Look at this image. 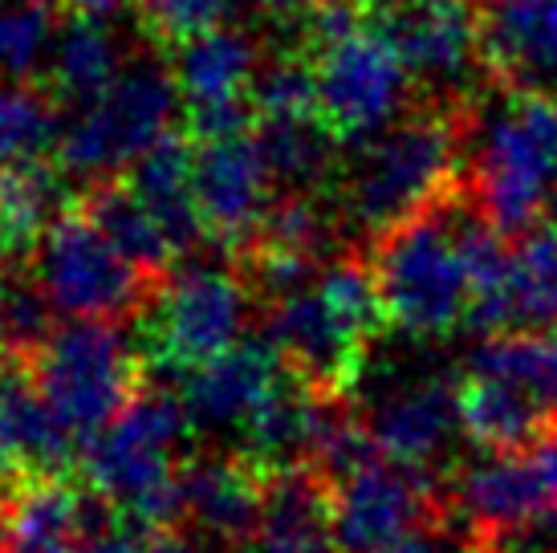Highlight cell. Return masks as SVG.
Masks as SVG:
<instances>
[{
  "label": "cell",
  "instance_id": "30",
  "mask_svg": "<svg viewBox=\"0 0 557 553\" xmlns=\"http://www.w3.org/2000/svg\"><path fill=\"white\" fill-rule=\"evenodd\" d=\"M257 138H261V151L269 159L277 187H289V192H310L334 159V135L318 114H310V119H264Z\"/></svg>",
  "mask_w": 557,
  "mask_h": 553
},
{
  "label": "cell",
  "instance_id": "16",
  "mask_svg": "<svg viewBox=\"0 0 557 553\" xmlns=\"http://www.w3.org/2000/svg\"><path fill=\"white\" fill-rule=\"evenodd\" d=\"M367 435L379 456L435 477V468L451 452V440L460 431L456 411V383L451 379H416V383L391 386L383 400L362 415Z\"/></svg>",
  "mask_w": 557,
  "mask_h": 553
},
{
  "label": "cell",
  "instance_id": "34",
  "mask_svg": "<svg viewBox=\"0 0 557 553\" xmlns=\"http://www.w3.org/2000/svg\"><path fill=\"white\" fill-rule=\"evenodd\" d=\"M236 0H139V21L159 46H187L203 33L228 25Z\"/></svg>",
  "mask_w": 557,
  "mask_h": 553
},
{
  "label": "cell",
  "instance_id": "3",
  "mask_svg": "<svg viewBox=\"0 0 557 553\" xmlns=\"http://www.w3.org/2000/svg\"><path fill=\"white\" fill-rule=\"evenodd\" d=\"M318 114L334 138H362L399 123L416 77L387 37L367 25L358 0H318L306 21Z\"/></svg>",
  "mask_w": 557,
  "mask_h": 553
},
{
  "label": "cell",
  "instance_id": "22",
  "mask_svg": "<svg viewBox=\"0 0 557 553\" xmlns=\"http://www.w3.org/2000/svg\"><path fill=\"white\" fill-rule=\"evenodd\" d=\"M456 411H460V431L468 440L493 452L533 440L549 419L542 403L529 400L521 386H512L500 374H484V370H468L456 383Z\"/></svg>",
  "mask_w": 557,
  "mask_h": 553
},
{
  "label": "cell",
  "instance_id": "15",
  "mask_svg": "<svg viewBox=\"0 0 557 553\" xmlns=\"http://www.w3.org/2000/svg\"><path fill=\"white\" fill-rule=\"evenodd\" d=\"M264 339L273 342V351L285 358V367L294 370L301 383L330 391V395L355 383L367 346H371L330 309L318 281L269 306Z\"/></svg>",
  "mask_w": 557,
  "mask_h": 553
},
{
  "label": "cell",
  "instance_id": "25",
  "mask_svg": "<svg viewBox=\"0 0 557 553\" xmlns=\"http://www.w3.org/2000/svg\"><path fill=\"white\" fill-rule=\"evenodd\" d=\"M82 212L90 216L94 224L107 232L110 241L151 276L168 273V265L175 261V253H180V248L171 245L168 229H163L156 220V212L135 196L131 184H119V180L94 184L90 192H86V200H82Z\"/></svg>",
  "mask_w": 557,
  "mask_h": 553
},
{
  "label": "cell",
  "instance_id": "38",
  "mask_svg": "<svg viewBox=\"0 0 557 553\" xmlns=\"http://www.w3.org/2000/svg\"><path fill=\"white\" fill-rule=\"evenodd\" d=\"M9 269H13V265L0 261V346H4V334H9V314H13L16 290H21V281H16Z\"/></svg>",
  "mask_w": 557,
  "mask_h": 553
},
{
  "label": "cell",
  "instance_id": "20",
  "mask_svg": "<svg viewBox=\"0 0 557 553\" xmlns=\"http://www.w3.org/2000/svg\"><path fill=\"white\" fill-rule=\"evenodd\" d=\"M257 553H334V496L318 468H281L264 480L261 521L252 533Z\"/></svg>",
  "mask_w": 557,
  "mask_h": 553
},
{
  "label": "cell",
  "instance_id": "1",
  "mask_svg": "<svg viewBox=\"0 0 557 553\" xmlns=\"http://www.w3.org/2000/svg\"><path fill=\"white\" fill-rule=\"evenodd\" d=\"M468 119L451 110L403 114L387 131L355 143V155L342 171L338 208L342 224L367 236L399 229L403 220L428 212L448 192H456L460 151Z\"/></svg>",
  "mask_w": 557,
  "mask_h": 553
},
{
  "label": "cell",
  "instance_id": "21",
  "mask_svg": "<svg viewBox=\"0 0 557 553\" xmlns=\"http://www.w3.org/2000/svg\"><path fill=\"white\" fill-rule=\"evenodd\" d=\"M131 187L156 212V220L168 229L171 245L180 253H187L191 245H200V236H208L200 220V204H196V151L187 138H159L156 147L131 168Z\"/></svg>",
  "mask_w": 557,
  "mask_h": 553
},
{
  "label": "cell",
  "instance_id": "19",
  "mask_svg": "<svg viewBox=\"0 0 557 553\" xmlns=\"http://www.w3.org/2000/svg\"><path fill=\"white\" fill-rule=\"evenodd\" d=\"M269 472L248 456H208L184 468V517L220 545H245L257 533Z\"/></svg>",
  "mask_w": 557,
  "mask_h": 553
},
{
  "label": "cell",
  "instance_id": "26",
  "mask_svg": "<svg viewBox=\"0 0 557 553\" xmlns=\"http://www.w3.org/2000/svg\"><path fill=\"white\" fill-rule=\"evenodd\" d=\"M62 216V184L41 168L0 171V261L16 265L37 257V248Z\"/></svg>",
  "mask_w": 557,
  "mask_h": 553
},
{
  "label": "cell",
  "instance_id": "10",
  "mask_svg": "<svg viewBox=\"0 0 557 553\" xmlns=\"http://www.w3.org/2000/svg\"><path fill=\"white\" fill-rule=\"evenodd\" d=\"M252 285L224 265H191L147 302V354L187 374L245 342Z\"/></svg>",
  "mask_w": 557,
  "mask_h": 553
},
{
  "label": "cell",
  "instance_id": "6",
  "mask_svg": "<svg viewBox=\"0 0 557 553\" xmlns=\"http://www.w3.org/2000/svg\"><path fill=\"white\" fill-rule=\"evenodd\" d=\"M33 391L78 444L107 428L139 395V358L119 325L70 318L25 358Z\"/></svg>",
  "mask_w": 557,
  "mask_h": 553
},
{
  "label": "cell",
  "instance_id": "28",
  "mask_svg": "<svg viewBox=\"0 0 557 553\" xmlns=\"http://www.w3.org/2000/svg\"><path fill=\"white\" fill-rule=\"evenodd\" d=\"M58 98L29 82H0V171L41 168L62 147Z\"/></svg>",
  "mask_w": 557,
  "mask_h": 553
},
{
  "label": "cell",
  "instance_id": "8",
  "mask_svg": "<svg viewBox=\"0 0 557 553\" xmlns=\"http://www.w3.org/2000/svg\"><path fill=\"white\" fill-rule=\"evenodd\" d=\"M451 501L476 553H505L537 525L554 521L557 423H545L525 444L496 447L493 456L468 464Z\"/></svg>",
  "mask_w": 557,
  "mask_h": 553
},
{
  "label": "cell",
  "instance_id": "13",
  "mask_svg": "<svg viewBox=\"0 0 557 553\" xmlns=\"http://www.w3.org/2000/svg\"><path fill=\"white\" fill-rule=\"evenodd\" d=\"M261 46L240 25H220L175 49V86L184 98L196 138H220L245 131L252 110V86L261 77Z\"/></svg>",
  "mask_w": 557,
  "mask_h": 553
},
{
  "label": "cell",
  "instance_id": "2",
  "mask_svg": "<svg viewBox=\"0 0 557 553\" xmlns=\"http://www.w3.org/2000/svg\"><path fill=\"white\" fill-rule=\"evenodd\" d=\"M187 403L171 391H139L107 428L82 444V468L102 505L126 513L143 533L175 529L184 517Z\"/></svg>",
  "mask_w": 557,
  "mask_h": 553
},
{
  "label": "cell",
  "instance_id": "4",
  "mask_svg": "<svg viewBox=\"0 0 557 553\" xmlns=\"http://www.w3.org/2000/svg\"><path fill=\"white\" fill-rule=\"evenodd\" d=\"M451 196L456 192L374 241V276L387 322L411 339H444L468 322L472 309V281L460 248V200Z\"/></svg>",
  "mask_w": 557,
  "mask_h": 553
},
{
  "label": "cell",
  "instance_id": "23",
  "mask_svg": "<svg viewBox=\"0 0 557 553\" xmlns=\"http://www.w3.org/2000/svg\"><path fill=\"white\" fill-rule=\"evenodd\" d=\"M557 330V216L533 224L509 257L500 330ZM496 330V334H500Z\"/></svg>",
  "mask_w": 557,
  "mask_h": 553
},
{
  "label": "cell",
  "instance_id": "18",
  "mask_svg": "<svg viewBox=\"0 0 557 553\" xmlns=\"http://www.w3.org/2000/svg\"><path fill=\"white\" fill-rule=\"evenodd\" d=\"M484 65L509 90L557 94V0H488Z\"/></svg>",
  "mask_w": 557,
  "mask_h": 553
},
{
  "label": "cell",
  "instance_id": "32",
  "mask_svg": "<svg viewBox=\"0 0 557 553\" xmlns=\"http://www.w3.org/2000/svg\"><path fill=\"white\" fill-rule=\"evenodd\" d=\"M252 245L285 248V253H301V257L322 261L325 248L334 245V220L310 192H289V196L269 204L264 224Z\"/></svg>",
  "mask_w": 557,
  "mask_h": 553
},
{
  "label": "cell",
  "instance_id": "35",
  "mask_svg": "<svg viewBox=\"0 0 557 553\" xmlns=\"http://www.w3.org/2000/svg\"><path fill=\"white\" fill-rule=\"evenodd\" d=\"M78 553H147V541L131 529H114V525H102L86 533L78 545Z\"/></svg>",
  "mask_w": 557,
  "mask_h": 553
},
{
  "label": "cell",
  "instance_id": "7",
  "mask_svg": "<svg viewBox=\"0 0 557 553\" xmlns=\"http://www.w3.org/2000/svg\"><path fill=\"white\" fill-rule=\"evenodd\" d=\"M184 107L175 74L159 62L123 65L107 90L74 107L62 131V168L78 180L102 184L123 168H135L159 138L171 135V123Z\"/></svg>",
  "mask_w": 557,
  "mask_h": 553
},
{
  "label": "cell",
  "instance_id": "36",
  "mask_svg": "<svg viewBox=\"0 0 557 553\" xmlns=\"http://www.w3.org/2000/svg\"><path fill=\"white\" fill-rule=\"evenodd\" d=\"M16 472H21V452H16V435L9 423V403H4V386H0V492L13 489Z\"/></svg>",
  "mask_w": 557,
  "mask_h": 553
},
{
  "label": "cell",
  "instance_id": "17",
  "mask_svg": "<svg viewBox=\"0 0 557 553\" xmlns=\"http://www.w3.org/2000/svg\"><path fill=\"white\" fill-rule=\"evenodd\" d=\"M294 370L273 351V342H240L228 354H220L203 367L180 374L184 379V403L191 423L203 431H236L257 419L264 403L289 383Z\"/></svg>",
  "mask_w": 557,
  "mask_h": 553
},
{
  "label": "cell",
  "instance_id": "39",
  "mask_svg": "<svg viewBox=\"0 0 557 553\" xmlns=\"http://www.w3.org/2000/svg\"><path fill=\"white\" fill-rule=\"evenodd\" d=\"M252 9H261V13H273V16H289V13H310L318 0H248Z\"/></svg>",
  "mask_w": 557,
  "mask_h": 553
},
{
  "label": "cell",
  "instance_id": "12",
  "mask_svg": "<svg viewBox=\"0 0 557 553\" xmlns=\"http://www.w3.org/2000/svg\"><path fill=\"white\" fill-rule=\"evenodd\" d=\"M330 496H334V538L342 553H379L419 529H432L440 517L435 477L403 468L379 452L334 477Z\"/></svg>",
  "mask_w": 557,
  "mask_h": 553
},
{
  "label": "cell",
  "instance_id": "29",
  "mask_svg": "<svg viewBox=\"0 0 557 553\" xmlns=\"http://www.w3.org/2000/svg\"><path fill=\"white\" fill-rule=\"evenodd\" d=\"M0 386H4L21 464L33 468L37 477H62V468L74 460V452L82 444L58 423V415L49 411L46 400L33 391L29 374H0Z\"/></svg>",
  "mask_w": 557,
  "mask_h": 553
},
{
  "label": "cell",
  "instance_id": "37",
  "mask_svg": "<svg viewBox=\"0 0 557 553\" xmlns=\"http://www.w3.org/2000/svg\"><path fill=\"white\" fill-rule=\"evenodd\" d=\"M379 553H456V550H451V541L435 538L428 529H419V533L395 541V545H387V550H379Z\"/></svg>",
  "mask_w": 557,
  "mask_h": 553
},
{
  "label": "cell",
  "instance_id": "24",
  "mask_svg": "<svg viewBox=\"0 0 557 553\" xmlns=\"http://www.w3.org/2000/svg\"><path fill=\"white\" fill-rule=\"evenodd\" d=\"M49 90L58 94V102L82 107L107 90L114 77L123 74V46L107 16H86L62 25L58 46L49 53Z\"/></svg>",
  "mask_w": 557,
  "mask_h": 553
},
{
  "label": "cell",
  "instance_id": "40",
  "mask_svg": "<svg viewBox=\"0 0 557 553\" xmlns=\"http://www.w3.org/2000/svg\"><path fill=\"white\" fill-rule=\"evenodd\" d=\"M65 4H70V9H78V13H86V16H114L126 0H65Z\"/></svg>",
  "mask_w": 557,
  "mask_h": 553
},
{
  "label": "cell",
  "instance_id": "5",
  "mask_svg": "<svg viewBox=\"0 0 557 553\" xmlns=\"http://www.w3.org/2000/svg\"><path fill=\"white\" fill-rule=\"evenodd\" d=\"M476 208L505 236L542 224L557 200V94L509 90L476 123Z\"/></svg>",
  "mask_w": 557,
  "mask_h": 553
},
{
  "label": "cell",
  "instance_id": "14",
  "mask_svg": "<svg viewBox=\"0 0 557 553\" xmlns=\"http://www.w3.org/2000/svg\"><path fill=\"white\" fill-rule=\"evenodd\" d=\"M273 171L257 135L200 138L196 151V204H200L203 232L220 245L248 248L264 224L273 204Z\"/></svg>",
  "mask_w": 557,
  "mask_h": 553
},
{
  "label": "cell",
  "instance_id": "9",
  "mask_svg": "<svg viewBox=\"0 0 557 553\" xmlns=\"http://www.w3.org/2000/svg\"><path fill=\"white\" fill-rule=\"evenodd\" d=\"M33 265V285L41 290L49 309L65 318L114 322L147 309L159 290V276L131 261L82 208L53 220Z\"/></svg>",
  "mask_w": 557,
  "mask_h": 553
},
{
  "label": "cell",
  "instance_id": "27",
  "mask_svg": "<svg viewBox=\"0 0 557 553\" xmlns=\"http://www.w3.org/2000/svg\"><path fill=\"white\" fill-rule=\"evenodd\" d=\"M468 370L500 374L521 386L542 411L557 415V330H500L468 354Z\"/></svg>",
  "mask_w": 557,
  "mask_h": 553
},
{
  "label": "cell",
  "instance_id": "31",
  "mask_svg": "<svg viewBox=\"0 0 557 553\" xmlns=\"http://www.w3.org/2000/svg\"><path fill=\"white\" fill-rule=\"evenodd\" d=\"M62 33V13L53 0H0V77L29 82L49 65Z\"/></svg>",
  "mask_w": 557,
  "mask_h": 553
},
{
  "label": "cell",
  "instance_id": "33",
  "mask_svg": "<svg viewBox=\"0 0 557 553\" xmlns=\"http://www.w3.org/2000/svg\"><path fill=\"white\" fill-rule=\"evenodd\" d=\"M257 119H310L318 114V82H313L310 53L306 58H277L269 62L252 86ZM322 119V114H318Z\"/></svg>",
  "mask_w": 557,
  "mask_h": 553
},
{
  "label": "cell",
  "instance_id": "11",
  "mask_svg": "<svg viewBox=\"0 0 557 553\" xmlns=\"http://www.w3.org/2000/svg\"><path fill=\"white\" fill-rule=\"evenodd\" d=\"M367 25L387 37L416 86L435 98H465L484 65L480 0H358Z\"/></svg>",
  "mask_w": 557,
  "mask_h": 553
}]
</instances>
